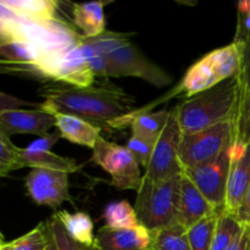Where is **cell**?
Wrapping results in <instances>:
<instances>
[{
    "mask_svg": "<svg viewBox=\"0 0 250 250\" xmlns=\"http://www.w3.org/2000/svg\"><path fill=\"white\" fill-rule=\"evenodd\" d=\"M238 104L239 83L236 76L187 98L175 107V111L182 134H190L233 120Z\"/></svg>",
    "mask_w": 250,
    "mask_h": 250,
    "instance_id": "cell-2",
    "label": "cell"
},
{
    "mask_svg": "<svg viewBox=\"0 0 250 250\" xmlns=\"http://www.w3.org/2000/svg\"><path fill=\"white\" fill-rule=\"evenodd\" d=\"M220 211L217 210L197 186L182 173L181 177L180 203H178V225L187 231L200 220ZM222 211V210H221Z\"/></svg>",
    "mask_w": 250,
    "mask_h": 250,
    "instance_id": "cell-14",
    "label": "cell"
},
{
    "mask_svg": "<svg viewBox=\"0 0 250 250\" xmlns=\"http://www.w3.org/2000/svg\"><path fill=\"white\" fill-rule=\"evenodd\" d=\"M26 189L34 203L58 209L71 202L68 173L46 168H32L26 177Z\"/></svg>",
    "mask_w": 250,
    "mask_h": 250,
    "instance_id": "cell-10",
    "label": "cell"
},
{
    "mask_svg": "<svg viewBox=\"0 0 250 250\" xmlns=\"http://www.w3.org/2000/svg\"><path fill=\"white\" fill-rule=\"evenodd\" d=\"M182 131L177 122L175 109L171 110L170 119L163 134L154 146L153 156L146 168V175L154 181H164L177 177L183 173L180 161V144Z\"/></svg>",
    "mask_w": 250,
    "mask_h": 250,
    "instance_id": "cell-8",
    "label": "cell"
},
{
    "mask_svg": "<svg viewBox=\"0 0 250 250\" xmlns=\"http://www.w3.org/2000/svg\"><path fill=\"white\" fill-rule=\"evenodd\" d=\"M23 149L19 148L5 134L0 133V176L5 177L7 173L21 167Z\"/></svg>",
    "mask_w": 250,
    "mask_h": 250,
    "instance_id": "cell-28",
    "label": "cell"
},
{
    "mask_svg": "<svg viewBox=\"0 0 250 250\" xmlns=\"http://www.w3.org/2000/svg\"><path fill=\"white\" fill-rule=\"evenodd\" d=\"M154 146H155V144L150 143V142L146 141L144 138H141L136 134H132L131 138L128 139V143H127V149L131 151L139 166H143L146 168L148 167L151 160Z\"/></svg>",
    "mask_w": 250,
    "mask_h": 250,
    "instance_id": "cell-30",
    "label": "cell"
},
{
    "mask_svg": "<svg viewBox=\"0 0 250 250\" xmlns=\"http://www.w3.org/2000/svg\"><path fill=\"white\" fill-rule=\"evenodd\" d=\"M0 250H48L45 222H42L36 229L14 241L2 242Z\"/></svg>",
    "mask_w": 250,
    "mask_h": 250,
    "instance_id": "cell-27",
    "label": "cell"
},
{
    "mask_svg": "<svg viewBox=\"0 0 250 250\" xmlns=\"http://www.w3.org/2000/svg\"><path fill=\"white\" fill-rule=\"evenodd\" d=\"M0 5L9 7L28 21L48 22L58 19V1L54 0H1Z\"/></svg>",
    "mask_w": 250,
    "mask_h": 250,
    "instance_id": "cell-20",
    "label": "cell"
},
{
    "mask_svg": "<svg viewBox=\"0 0 250 250\" xmlns=\"http://www.w3.org/2000/svg\"><path fill=\"white\" fill-rule=\"evenodd\" d=\"M21 167L46 168V170L61 171L70 175L76 172L80 166L75 159L56 155L53 151H32L23 148Z\"/></svg>",
    "mask_w": 250,
    "mask_h": 250,
    "instance_id": "cell-22",
    "label": "cell"
},
{
    "mask_svg": "<svg viewBox=\"0 0 250 250\" xmlns=\"http://www.w3.org/2000/svg\"><path fill=\"white\" fill-rule=\"evenodd\" d=\"M241 68V46L233 43L210 51L193 63L183 76L177 92L186 98L214 88L215 85L236 77Z\"/></svg>",
    "mask_w": 250,
    "mask_h": 250,
    "instance_id": "cell-5",
    "label": "cell"
},
{
    "mask_svg": "<svg viewBox=\"0 0 250 250\" xmlns=\"http://www.w3.org/2000/svg\"><path fill=\"white\" fill-rule=\"evenodd\" d=\"M219 214L220 211L215 212L187 229V237L192 250H211Z\"/></svg>",
    "mask_w": 250,
    "mask_h": 250,
    "instance_id": "cell-26",
    "label": "cell"
},
{
    "mask_svg": "<svg viewBox=\"0 0 250 250\" xmlns=\"http://www.w3.org/2000/svg\"><path fill=\"white\" fill-rule=\"evenodd\" d=\"M99 250H151V232L141 226L134 229H111L103 226L95 234Z\"/></svg>",
    "mask_w": 250,
    "mask_h": 250,
    "instance_id": "cell-15",
    "label": "cell"
},
{
    "mask_svg": "<svg viewBox=\"0 0 250 250\" xmlns=\"http://www.w3.org/2000/svg\"><path fill=\"white\" fill-rule=\"evenodd\" d=\"M250 186V138L234 142L224 211L237 216Z\"/></svg>",
    "mask_w": 250,
    "mask_h": 250,
    "instance_id": "cell-12",
    "label": "cell"
},
{
    "mask_svg": "<svg viewBox=\"0 0 250 250\" xmlns=\"http://www.w3.org/2000/svg\"><path fill=\"white\" fill-rule=\"evenodd\" d=\"M61 138L60 132L56 131L53 133H48L41 138L36 139L31 144L26 146V149L32 151H51V146Z\"/></svg>",
    "mask_w": 250,
    "mask_h": 250,
    "instance_id": "cell-32",
    "label": "cell"
},
{
    "mask_svg": "<svg viewBox=\"0 0 250 250\" xmlns=\"http://www.w3.org/2000/svg\"><path fill=\"white\" fill-rule=\"evenodd\" d=\"M56 120V128L60 132L61 138L93 149L100 138L102 129L93 126L81 117L67 114H54Z\"/></svg>",
    "mask_w": 250,
    "mask_h": 250,
    "instance_id": "cell-17",
    "label": "cell"
},
{
    "mask_svg": "<svg viewBox=\"0 0 250 250\" xmlns=\"http://www.w3.org/2000/svg\"><path fill=\"white\" fill-rule=\"evenodd\" d=\"M131 34L105 31L95 38H89L104 54L107 61V78L136 77L163 88L172 78L160 66L149 60L129 39Z\"/></svg>",
    "mask_w": 250,
    "mask_h": 250,
    "instance_id": "cell-3",
    "label": "cell"
},
{
    "mask_svg": "<svg viewBox=\"0 0 250 250\" xmlns=\"http://www.w3.org/2000/svg\"><path fill=\"white\" fill-rule=\"evenodd\" d=\"M103 219L105 220V226L111 229H134L141 226L136 210L127 200L107 204L103 212Z\"/></svg>",
    "mask_w": 250,
    "mask_h": 250,
    "instance_id": "cell-24",
    "label": "cell"
},
{
    "mask_svg": "<svg viewBox=\"0 0 250 250\" xmlns=\"http://www.w3.org/2000/svg\"><path fill=\"white\" fill-rule=\"evenodd\" d=\"M1 107H0V111H5V110H16L17 106H21V105H34V106H38L39 105L33 104V103H26L19 100L15 97H10V95L1 93Z\"/></svg>",
    "mask_w": 250,
    "mask_h": 250,
    "instance_id": "cell-35",
    "label": "cell"
},
{
    "mask_svg": "<svg viewBox=\"0 0 250 250\" xmlns=\"http://www.w3.org/2000/svg\"><path fill=\"white\" fill-rule=\"evenodd\" d=\"M243 227L244 225H242L236 215L224 210L220 211L211 250H226L243 231Z\"/></svg>",
    "mask_w": 250,
    "mask_h": 250,
    "instance_id": "cell-23",
    "label": "cell"
},
{
    "mask_svg": "<svg viewBox=\"0 0 250 250\" xmlns=\"http://www.w3.org/2000/svg\"><path fill=\"white\" fill-rule=\"evenodd\" d=\"M44 102L39 104L51 114H67L81 117L102 131L125 128L134 111V98L116 85L73 87L68 84H46L39 90Z\"/></svg>",
    "mask_w": 250,
    "mask_h": 250,
    "instance_id": "cell-1",
    "label": "cell"
},
{
    "mask_svg": "<svg viewBox=\"0 0 250 250\" xmlns=\"http://www.w3.org/2000/svg\"><path fill=\"white\" fill-rule=\"evenodd\" d=\"M92 161L110 173V185L116 189L138 192L141 188L143 177L139 171V164L127 146H119L100 137L93 148Z\"/></svg>",
    "mask_w": 250,
    "mask_h": 250,
    "instance_id": "cell-7",
    "label": "cell"
},
{
    "mask_svg": "<svg viewBox=\"0 0 250 250\" xmlns=\"http://www.w3.org/2000/svg\"><path fill=\"white\" fill-rule=\"evenodd\" d=\"M233 120L195 132L183 134L180 144V161L183 170H192L216 160L234 143Z\"/></svg>",
    "mask_w": 250,
    "mask_h": 250,
    "instance_id": "cell-6",
    "label": "cell"
},
{
    "mask_svg": "<svg viewBox=\"0 0 250 250\" xmlns=\"http://www.w3.org/2000/svg\"><path fill=\"white\" fill-rule=\"evenodd\" d=\"M82 36L75 46L66 51L53 65L48 73V81L73 85V87H90L94 85L95 75L90 68L84 50Z\"/></svg>",
    "mask_w": 250,
    "mask_h": 250,
    "instance_id": "cell-11",
    "label": "cell"
},
{
    "mask_svg": "<svg viewBox=\"0 0 250 250\" xmlns=\"http://www.w3.org/2000/svg\"><path fill=\"white\" fill-rule=\"evenodd\" d=\"M45 229H46V236H48V250H58V248H56L55 241H54L53 238V234H51L48 221L45 222Z\"/></svg>",
    "mask_w": 250,
    "mask_h": 250,
    "instance_id": "cell-36",
    "label": "cell"
},
{
    "mask_svg": "<svg viewBox=\"0 0 250 250\" xmlns=\"http://www.w3.org/2000/svg\"><path fill=\"white\" fill-rule=\"evenodd\" d=\"M226 250H250V226H244L236 241Z\"/></svg>",
    "mask_w": 250,
    "mask_h": 250,
    "instance_id": "cell-33",
    "label": "cell"
},
{
    "mask_svg": "<svg viewBox=\"0 0 250 250\" xmlns=\"http://www.w3.org/2000/svg\"><path fill=\"white\" fill-rule=\"evenodd\" d=\"M106 4L107 1L72 4L73 23L82 31L83 37L95 38L106 31L104 15V6Z\"/></svg>",
    "mask_w": 250,
    "mask_h": 250,
    "instance_id": "cell-18",
    "label": "cell"
},
{
    "mask_svg": "<svg viewBox=\"0 0 250 250\" xmlns=\"http://www.w3.org/2000/svg\"><path fill=\"white\" fill-rule=\"evenodd\" d=\"M54 216L61 222L65 231L73 241L84 246H94V224L87 212H68L66 210H61L55 212Z\"/></svg>",
    "mask_w": 250,
    "mask_h": 250,
    "instance_id": "cell-21",
    "label": "cell"
},
{
    "mask_svg": "<svg viewBox=\"0 0 250 250\" xmlns=\"http://www.w3.org/2000/svg\"><path fill=\"white\" fill-rule=\"evenodd\" d=\"M250 39V0H242L237 9V27L233 43L244 44Z\"/></svg>",
    "mask_w": 250,
    "mask_h": 250,
    "instance_id": "cell-31",
    "label": "cell"
},
{
    "mask_svg": "<svg viewBox=\"0 0 250 250\" xmlns=\"http://www.w3.org/2000/svg\"><path fill=\"white\" fill-rule=\"evenodd\" d=\"M233 144H231L216 160L210 164L192 170H183V173L220 211L224 210L226 200L227 181L231 167Z\"/></svg>",
    "mask_w": 250,
    "mask_h": 250,
    "instance_id": "cell-9",
    "label": "cell"
},
{
    "mask_svg": "<svg viewBox=\"0 0 250 250\" xmlns=\"http://www.w3.org/2000/svg\"><path fill=\"white\" fill-rule=\"evenodd\" d=\"M237 217L242 225L244 226H250V186L246 193L243 203H242L241 208H239L238 212H237Z\"/></svg>",
    "mask_w": 250,
    "mask_h": 250,
    "instance_id": "cell-34",
    "label": "cell"
},
{
    "mask_svg": "<svg viewBox=\"0 0 250 250\" xmlns=\"http://www.w3.org/2000/svg\"><path fill=\"white\" fill-rule=\"evenodd\" d=\"M181 177L154 181L143 176L134 205L142 226L150 232L177 226Z\"/></svg>",
    "mask_w": 250,
    "mask_h": 250,
    "instance_id": "cell-4",
    "label": "cell"
},
{
    "mask_svg": "<svg viewBox=\"0 0 250 250\" xmlns=\"http://www.w3.org/2000/svg\"><path fill=\"white\" fill-rule=\"evenodd\" d=\"M151 250H192L187 231L182 226L151 232Z\"/></svg>",
    "mask_w": 250,
    "mask_h": 250,
    "instance_id": "cell-25",
    "label": "cell"
},
{
    "mask_svg": "<svg viewBox=\"0 0 250 250\" xmlns=\"http://www.w3.org/2000/svg\"><path fill=\"white\" fill-rule=\"evenodd\" d=\"M56 126L54 114L43 109L0 111V133L10 138L14 134L28 133L43 137Z\"/></svg>",
    "mask_w": 250,
    "mask_h": 250,
    "instance_id": "cell-13",
    "label": "cell"
},
{
    "mask_svg": "<svg viewBox=\"0 0 250 250\" xmlns=\"http://www.w3.org/2000/svg\"><path fill=\"white\" fill-rule=\"evenodd\" d=\"M170 115L171 111L167 110H160L155 112L133 111L128 116V125L132 128V134H136L155 144L163 134Z\"/></svg>",
    "mask_w": 250,
    "mask_h": 250,
    "instance_id": "cell-19",
    "label": "cell"
},
{
    "mask_svg": "<svg viewBox=\"0 0 250 250\" xmlns=\"http://www.w3.org/2000/svg\"><path fill=\"white\" fill-rule=\"evenodd\" d=\"M48 224L58 250H99L97 244H94V246H84V244L73 241L68 236L67 232L65 231L61 222L54 215L48 220Z\"/></svg>",
    "mask_w": 250,
    "mask_h": 250,
    "instance_id": "cell-29",
    "label": "cell"
},
{
    "mask_svg": "<svg viewBox=\"0 0 250 250\" xmlns=\"http://www.w3.org/2000/svg\"><path fill=\"white\" fill-rule=\"evenodd\" d=\"M241 46V68L237 75L239 83V104L233 119L234 133L247 139L250 137V39Z\"/></svg>",
    "mask_w": 250,
    "mask_h": 250,
    "instance_id": "cell-16",
    "label": "cell"
}]
</instances>
